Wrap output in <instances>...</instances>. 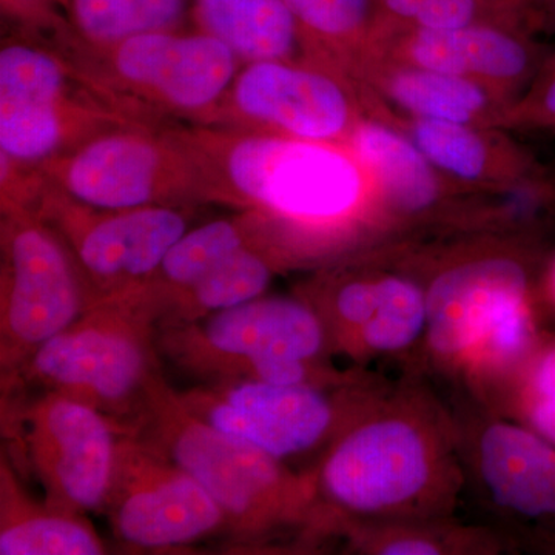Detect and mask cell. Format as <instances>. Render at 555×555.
<instances>
[{
	"mask_svg": "<svg viewBox=\"0 0 555 555\" xmlns=\"http://www.w3.org/2000/svg\"><path fill=\"white\" fill-rule=\"evenodd\" d=\"M198 170L208 203L259 208L315 232L337 235L375 199L345 145L211 126H175Z\"/></svg>",
	"mask_w": 555,
	"mask_h": 555,
	"instance_id": "obj_1",
	"label": "cell"
},
{
	"mask_svg": "<svg viewBox=\"0 0 555 555\" xmlns=\"http://www.w3.org/2000/svg\"><path fill=\"white\" fill-rule=\"evenodd\" d=\"M130 433L196 478L228 520L232 553L269 550L278 535L301 529L321 535L312 474L207 425L182 404L169 382L159 387Z\"/></svg>",
	"mask_w": 555,
	"mask_h": 555,
	"instance_id": "obj_2",
	"label": "cell"
},
{
	"mask_svg": "<svg viewBox=\"0 0 555 555\" xmlns=\"http://www.w3.org/2000/svg\"><path fill=\"white\" fill-rule=\"evenodd\" d=\"M47 38L102 102L144 129L206 126L243 67L225 43L195 27L91 46L64 24Z\"/></svg>",
	"mask_w": 555,
	"mask_h": 555,
	"instance_id": "obj_3",
	"label": "cell"
},
{
	"mask_svg": "<svg viewBox=\"0 0 555 555\" xmlns=\"http://www.w3.org/2000/svg\"><path fill=\"white\" fill-rule=\"evenodd\" d=\"M310 474L323 535L422 517L452 489L440 433L408 409L360 412Z\"/></svg>",
	"mask_w": 555,
	"mask_h": 555,
	"instance_id": "obj_4",
	"label": "cell"
},
{
	"mask_svg": "<svg viewBox=\"0 0 555 555\" xmlns=\"http://www.w3.org/2000/svg\"><path fill=\"white\" fill-rule=\"evenodd\" d=\"M153 318L129 299L102 301L39 347L3 389L75 398L133 429L167 382Z\"/></svg>",
	"mask_w": 555,
	"mask_h": 555,
	"instance_id": "obj_5",
	"label": "cell"
},
{
	"mask_svg": "<svg viewBox=\"0 0 555 555\" xmlns=\"http://www.w3.org/2000/svg\"><path fill=\"white\" fill-rule=\"evenodd\" d=\"M126 427L90 404L43 390H2V451L50 505L102 513Z\"/></svg>",
	"mask_w": 555,
	"mask_h": 555,
	"instance_id": "obj_6",
	"label": "cell"
},
{
	"mask_svg": "<svg viewBox=\"0 0 555 555\" xmlns=\"http://www.w3.org/2000/svg\"><path fill=\"white\" fill-rule=\"evenodd\" d=\"M93 306L56 230L35 210L0 211V382Z\"/></svg>",
	"mask_w": 555,
	"mask_h": 555,
	"instance_id": "obj_7",
	"label": "cell"
},
{
	"mask_svg": "<svg viewBox=\"0 0 555 555\" xmlns=\"http://www.w3.org/2000/svg\"><path fill=\"white\" fill-rule=\"evenodd\" d=\"M352 389V382L273 385L255 379H218L196 383L188 390H178V396L207 425L292 466L310 455L320 460L360 414Z\"/></svg>",
	"mask_w": 555,
	"mask_h": 555,
	"instance_id": "obj_8",
	"label": "cell"
},
{
	"mask_svg": "<svg viewBox=\"0 0 555 555\" xmlns=\"http://www.w3.org/2000/svg\"><path fill=\"white\" fill-rule=\"evenodd\" d=\"M378 102L326 65L243 64L206 126L345 145Z\"/></svg>",
	"mask_w": 555,
	"mask_h": 555,
	"instance_id": "obj_9",
	"label": "cell"
},
{
	"mask_svg": "<svg viewBox=\"0 0 555 555\" xmlns=\"http://www.w3.org/2000/svg\"><path fill=\"white\" fill-rule=\"evenodd\" d=\"M36 169L54 189L91 207L210 204L195 164L170 127L105 131Z\"/></svg>",
	"mask_w": 555,
	"mask_h": 555,
	"instance_id": "obj_10",
	"label": "cell"
},
{
	"mask_svg": "<svg viewBox=\"0 0 555 555\" xmlns=\"http://www.w3.org/2000/svg\"><path fill=\"white\" fill-rule=\"evenodd\" d=\"M198 208L91 207L46 181L33 210L67 244L98 305L133 297L192 228Z\"/></svg>",
	"mask_w": 555,
	"mask_h": 555,
	"instance_id": "obj_11",
	"label": "cell"
},
{
	"mask_svg": "<svg viewBox=\"0 0 555 555\" xmlns=\"http://www.w3.org/2000/svg\"><path fill=\"white\" fill-rule=\"evenodd\" d=\"M102 514L127 553L182 554L228 540V520L207 489L126 430Z\"/></svg>",
	"mask_w": 555,
	"mask_h": 555,
	"instance_id": "obj_12",
	"label": "cell"
},
{
	"mask_svg": "<svg viewBox=\"0 0 555 555\" xmlns=\"http://www.w3.org/2000/svg\"><path fill=\"white\" fill-rule=\"evenodd\" d=\"M164 360L198 383L222 379L251 360L323 361L331 341L305 297H258L193 323L158 327Z\"/></svg>",
	"mask_w": 555,
	"mask_h": 555,
	"instance_id": "obj_13",
	"label": "cell"
},
{
	"mask_svg": "<svg viewBox=\"0 0 555 555\" xmlns=\"http://www.w3.org/2000/svg\"><path fill=\"white\" fill-rule=\"evenodd\" d=\"M320 313L331 346L393 353L414 345L427 324L426 291L411 278L327 269L301 294Z\"/></svg>",
	"mask_w": 555,
	"mask_h": 555,
	"instance_id": "obj_14",
	"label": "cell"
},
{
	"mask_svg": "<svg viewBox=\"0 0 555 555\" xmlns=\"http://www.w3.org/2000/svg\"><path fill=\"white\" fill-rule=\"evenodd\" d=\"M120 127H137L102 102L79 75L0 100V155L39 167Z\"/></svg>",
	"mask_w": 555,
	"mask_h": 555,
	"instance_id": "obj_15",
	"label": "cell"
},
{
	"mask_svg": "<svg viewBox=\"0 0 555 555\" xmlns=\"http://www.w3.org/2000/svg\"><path fill=\"white\" fill-rule=\"evenodd\" d=\"M379 57L477 80L514 102L545 64L529 31L492 24L451 30L397 28Z\"/></svg>",
	"mask_w": 555,
	"mask_h": 555,
	"instance_id": "obj_16",
	"label": "cell"
},
{
	"mask_svg": "<svg viewBox=\"0 0 555 555\" xmlns=\"http://www.w3.org/2000/svg\"><path fill=\"white\" fill-rule=\"evenodd\" d=\"M528 299L525 266L507 255H485L441 270L426 291L427 339L448 361L465 364L489 326Z\"/></svg>",
	"mask_w": 555,
	"mask_h": 555,
	"instance_id": "obj_17",
	"label": "cell"
},
{
	"mask_svg": "<svg viewBox=\"0 0 555 555\" xmlns=\"http://www.w3.org/2000/svg\"><path fill=\"white\" fill-rule=\"evenodd\" d=\"M320 238L299 225H284L268 238L241 248L198 283L166 299L153 310V321L158 327L179 326L262 297L278 273L324 246Z\"/></svg>",
	"mask_w": 555,
	"mask_h": 555,
	"instance_id": "obj_18",
	"label": "cell"
},
{
	"mask_svg": "<svg viewBox=\"0 0 555 555\" xmlns=\"http://www.w3.org/2000/svg\"><path fill=\"white\" fill-rule=\"evenodd\" d=\"M347 149L374 188L378 206L401 218L440 214L452 201L454 182L444 178L392 119L372 113L361 120Z\"/></svg>",
	"mask_w": 555,
	"mask_h": 555,
	"instance_id": "obj_19",
	"label": "cell"
},
{
	"mask_svg": "<svg viewBox=\"0 0 555 555\" xmlns=\"http://www.w3.org/2000/svg\"><path fill=\"white\" fill-rule=\"evenodd\" d=\"M363 89L406 118L503 127L513 98L477 80L379 57L364 72Z\"/></svg>",
	"mask_w": 555,
	"mask_h": 555,
	"instance_id": "obj_20",
	"label": "cell"
},
{
	"mask_svg": "<svg viewBox=\"0 0 555 555\" xmlns=\"http://www.w3.org/2000/svg\"><path fill=\"white\" fill-rule=\"evenodd\" d=\"M478 477L500 509L555 517V447L535 430L506 422L485 426L476 448Z\"/></svg>",
	"mask_w": 555,
	"mask_h": 555,
	"instance_id": "obj_21",
	"label": "cell"
},
{
	"mask_svg": "<svg viewBox=\"0 0 555 555\" xmlns=\"http://www.w3.org/2000/svg\"><path fill=\"white\" fill-rule=\"evenodd\" d=\"M427 160L462 188H506L540 173L531 158L492 127L448 120L393 119Z\"/></svg>",
	"mask_w": 555,
	"mask_h": 555,
	"instance_id": "obj_22",
	"label": "cell"
},
{
	"mask_svg": "<svg viewBox=\"0 0 555 555\" xmlns=\"http://www.w3.org/2000/svg\"><path fill=\"white\" fill-rule=\"evenodd\" d=\"M287 224L291 222L270 211L240 208L238 214L190 228L167 251L147 283L127 299L152 317L166 299L198 283L241 248L268 238Z\"/></svg>",
	"mask_w": 555,
	"mask_h": 555,
	"instance_id": "obj_23",
	"label": "cell"
},
{
	"mask_svg": "<svg viewBox=\"0 0 555 555\" xmlns=\"http://www.w3.org/2000/svg\"><path fill=\"white\" fill-rule=\"evenodd\" d=\"M108 545L87 514L38 500L0 452V555H102Z\"/></svg>",
	"mask_w": 555,
	"mask_h": 555,
	"instance_id": "obj_24",
	"label": "cell"
},
{
	"mask_svg": "<svg viewBox=\"0 0 555 555\" xmlns=\"http://www.w3.org/2000/svg\"><path fill=\"white\" fill-rule=\"evenodd\" d=\"M193 27L221 40L243 64L283 61L331 67L306 38L286 0H193Z\"/></svg>",
	"mask_w": 555,
	"mask_h": 555,
	"instance_id": "obj_25",
	"label": "cell"
},
{
	"mask_svg": "<svg viewBox=\"0 0 555 555\" xmlns=\"http://www.w3.org/2000/svg\"><path fill=\"white\" fill-rule=\"evenodd\" d=\"M299 27L331 67L361 86L397 25L382 0H286Z\"/></svg>",
	"mask_w": 555,
	"mask_h": 555,
	"instance_id": "obj_26",
	"label": "cell"
},
{
	"mask_svg": "<svg viewBox=\"0 0 555 555\" xmlns=\"http://www.w3.org/2000/svg\"><path fill=\"white\" fill-rule=\"evenodd\" d=\"M68 30L91 46L193 27V0H56Z\"/></svg>",
	"mask_w": 555,
	"mask_h": 555,
	"instance_id": "obj_27",
	"label": "cell"
},
{
	"mask_svg": "<svg viewBox=\"0 0 555 555\" xmlns=\"http://www.w3.org/2000/svg\"><path fill=\"white\" fill-rule=\"evenodd\" d=\"M534 339L528 299L509 306L495 318L465 364L480 375H500L520 363Z\"/></svg>",
	"mask_w": 555,
	"mask_h": 555,
	"instance_id": "obj_28",
	"label": "cell"
},
{
	"mask_svg": "<svg viewBox=\"0 0 555 555\" xmlns=\"http://www.w3.org/2000/svg\"><path fill=\"white\" fill-rule=\"evenodd\" d=\"M503 127L555 129V56L545 61L528 90L514 102Z\"/></svg>",
	"mask_w": 555,
	"mask_h": 555,
	"instance_id": "obj_29",
	"label": "cell"
},
{
	"mask_svg": "<svg viewBox=\"0 0 555 555\" xmlns=\"http://www.w3.org/2000/svg\"><path fill=\"white\" fill-rule=\"evenodd\" d=\"M529 30H555V0H507Z\"/></svg>",
	"mask_w": 555,
	"mask_h": 555,
	"instance_id": "obj_30",
	"label": "cell"
},
{
	"mask_svg": "<svg viewBox=\"0 0 555 555\" xmlns=\"http://www.w3.org/2000/svg\"><path fill=\"white\" fill-rule=\"evenodd\" d=\"M529 400L555 397V346L537 361L528 387Z\"/></svg>",
	"mask_w": 555,
	"mask_h": 555,
	"instance_id": "obj_31",
	"label": "cell"
},
{
	"mask_svg": "<svg viewBox=\"0 0 555 555\" xmlns=\"http://www.w3.org/2000/svg\"><path fill=\"white\" fill-rule=\"evenodd\" d=\"M528 418L532 430L555 447V397L529 400Z\"/></svg>",
	"mask_w": 555,
	"mask_h": 555,
	"instance_id": "obj_32",
	"label": "cell"
},
{
	"mask_svg": "<svg viewBox=\"0 0 555 555\" xmlns=\"http://www.w3.org/2000/svg\"><path fill=\"white\" fill-rule=\"evenodd\" d=\"M550 283H551V291H553V295L555 298V262H554L553 269H551Z\"/></svg>",
	"mask_w": 555,
	"mask_h": 555,
	"instance_id": "obj_33",
	"label": "cell"
}]
</instances>
